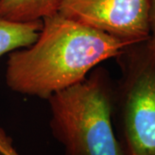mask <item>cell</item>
Instances as JSON below:
<instances>
[{
	"label": "cell",
	"instance_id": "obj_1",
	"mask_svg": "<svg viewBox=\"0 0 155 155\" xmlns=\"http://www.w3.org/2000/svg\"><path fill=\"white\" fill-rule=\"evenodd\" d=\"M127 46L57 13L42 20L32 44L10 54L6 84L19 94L48 100L81 82L100 63L116 58Z\"/></svg>",
	"mask_w": 155,
	"mask_h": 155
},
{
	"label": "cell",
	"instance_id": "obj_2",
	"mask_svg": "<svg viewBox=\"0 0 155 155\" xmlns=\"http://www.w3.org/2000/svg\"><path fill=\"white\" fill-rule=\"evenodd\" d=\"M113 100L108 73L97 67L50 97V129L64 155H124L113 126Z\"/></svg>",
	"mask_w": 155,
	"mask_h": 155
},
{
	"label": "cell",
	"instance_id": "obj_3",
	"mask_svg": "<svg viewBox=\"0 0 155 155\" xmlns=\"http://www.w3.org/2000/svg\"><path fill=\"white\" fill-rule=\"evenodd\" d=\"M122 76L116 98L124 155H155V41L126 47L116 57Z\"/></svg>",
	"mask_w": 155,
	"mask_h": 155
},
{
	"label": "cell",
	"instance_id": "obj_4",
	"mask_svg": "<svg viewBox=\"0 0 155 155\" xmlns=\"http://www.w3.org/2000/svg\"><path fill=\"white\" fill-rule=\"evenodd\" d=\"M58 13L128 45L151 37V0H61Z\"/></svg>",
	"mask_w": 155,
	"mask_h": 155
},
{
	"label": "cell",
	"instance_id": "obj_5",
	"mask_svg": "<svg viewBox=\"0 0 155 155\" xmlns=\"http://www.w3.org/2000/svg\"><path fill=\"white\" fill-rule=\"evenodd\" d=\"M61 0H0V17L17 22L41 21L59 12Z\"/></svg>",
	"mask_w": 155,
	"mask_h": 155
},
{
	"label": "cell",
	"instance_id": "obj_6",
	"mask_svg": "<svg viewBox=\"0 0 155 155\" xmlns=\"http://www.w3.org/2000/svg\"><path fill=\"white\" fill-rule=\"evenodd\" d=\"M41 25L42 20L17 22L0 17V57L32 44L38 36Z\"/></svg>",
	"mask_w": 155,
	"mask_h": 155
},
{
	"label": "cell",
	"instance_id": "obj_7",
	"mask_svg": "<svg viewBox=\"0 0 155 155\" xmlns=\"http://www.w3.org/2000/svg\"><path fill=\"white\" fill-rule=\"evenodd\" d=\"M0 155H19L12 145L11 137L0 127Z\"/></svg>",
	"mask_w": 155,
	"mask_h": 155
},
{
	"label": "cell",
	"instance_id": "obj_8",
	"mask_svg": "<svg viewBox=\"0 0 155 155\" xmlns=\"http://www.w3.org/2000/svg\"><path fill=\"white\" fill-rule=\"evenodd\" d=\"M151 37L155 41V0H151Z\"/></svg>",
	"mask_w": 155,
	"mask_h": 155
}]
</instances>
